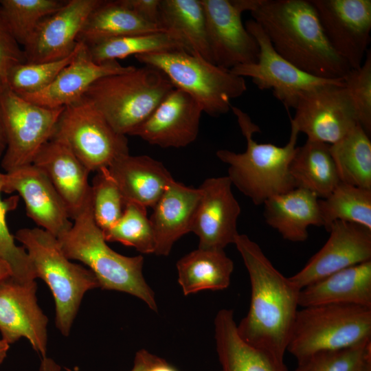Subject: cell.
<instances>
[{"label": "cell", "instance_id": "obj_1", "mask_svg": "<svg viewBox=\"0 0 371 371\" xmlns=\"http://www.w3.org/2000/svg\"><path fill=\"white\" fill-rule=\"evenodd\" d=\"M234 245L251 283L249 309L237 325L238 333L248 344L284 361L298 311L300 289L272 265L248 236L239 234Z\"/></svg>", "mask_w": 371, "mask_h": 371}, {"label": "cell", "instance_id": "obj_2", "mask_svg": "<svg viewBox=\"0 0 371 371\" xmlns=\"http://www.w3.org/2000/svg\"><path fill=\"white\" fill-rule=\"evenodd\" d=\"M250 13L277 53L304 72L343 79L350 69L328 43L310 0H258Z\"/></svg>", "mask_w": 371, "mask_h": 371}, {"label": "cell", "instance_id": "obj_3", "mask_svg": "<svg viewBox=\"0 0 371 371\" xmlns=\"http://www.w3.org/2000/svg\"><path fill=\"white\" fill-rule=\"evenodd\" d=\"M242 134L247 142L246 150L237 153L227 149L216 151L218 159L228 166L227 177L232 185L254 204L262 205L269 198L295 188L289 166L297 148L298 134L291 122L288 142L283 146L258 143L253 134L259 127L241 109L232 105Z\"/></svg>", "mask_w": 371, "mask_h": 371}, {"label": "cell", "instance_id": "obj_4", "mask_svg": "<svg viewBox=\"0 0 371 371\" xmlns=\"http://www.w3.org/2000/svg\"><path fill=\"white\" fill-rule=\"evenodd\" d=\"M57 239L65 256L88 267L101 289L131 294L157 311L155 293L143 276V256H126L107 245L93 219L91 201Z\"/></svg>", "mask_w": 371, "mask_h": 371}, {"label": "cell", "instance_id": "obj_5", "mask_svg": "<svg viewBox=\"0 0 371 371\" xmlns=\"http://www.w3.org/2000/svg\"><path fill=\"white\" fill-rule=\"evenodd\" d=\"M175 88L159 69L144 65L93 82L84 96L120 134L130 135Z\"/></svg>", "mask_w": 371, "mask_h": 371}, {"label": "cell", "instance_id": "obj_6", "mask_svg": "<svg viewBox=\"0 0 371 371\" xmlns=\"http://www.w3.org/2000/svg\"><path fill=\"white\" fill-rule=\"evenodd\" d=\"M26 250L36 278L49 286L56 305V325L68 336L86 292L100 287L94 274L71 262L56 237L40 228H22L14 234Z\"/></svg>", "mask_w": 371, "mask_h": 371}, {"label": "cell", "instance_id": "obj_7", "mask_svg": "<svg viewBox=\"0 0 371 371\" xmlns=\"http://www.w3.org/2000/svg\"><path fill=\"white\" fill-rule=\"evenodd\" d=\"M135 57L145 65L161 71L175 88L191 95L203 113L212 117L227 113L231 109V100L247 91L245 78L183 49L143 54Z\"/></svg>", "mask_w": 371, "mask_h": 371}, {"label": "cell", "instance_id": "obj_8", "mask_svg": "<svg viewBox=\"0 0 371 371\" xmlns=\"http://www.w3.org/2000/svg\"><path fill=\"white\" fill-rule=\"evenodd\" d=\"M371 340V308L350 304L302 307L296 314L287 350L297 361L313 353Z\"/></svg>", "mask_w": 371, "mask_h": 371}, {"label": "cell", "instance_id": "obj_9", "mask_svg": "<svg viewBox=\"0 0 371 371\" xmlns=\"http://www.w3.org/2000/svg\"><path fill=\"white\" fill-rule=\"evenodd\" d=\"M51 139L65 144L91 172L129 154L126 136L116 132L85 97L64 108Z\"/></svg>", "mask_w": 371, "mask_h": 371}, {"label": "cell", "instance_id": "obj_10", "mask_svg": "<svg viewBox=\"0 0 371 371\" xmlns=\"http://www.w3.org/2000/svg\"><path fill=\"white\" fill-rule=\"evenodd\" d=\"M64 108L36 104L8 87L0 93V112L6 138L1 165L5 172L33 163L52 138Z\"/></svg>", "mask_w": 371, "mask_h": 371}, {"label": "cell", "instance_id": "obj_11", "mask_svg": "<svg viewBox=\"0 0 371 371\" xmlns=\"http://www.w3.org/2000/svg\"><path fill=\"white\" fill-rule=\"evenodd\" d=\"M245 26L258 45V60L255 63L236 66L229 71L236 76L250 78L260 90L271 89L286 109H294L299 98L306 91L343 81L317 78L304 72L277 53L262 28L254 19L247 21Z\"/></svg>", "mask_w": 371, "mask_h": 371}, {"label": "cell", "instance_id": "obj_12", "mask_svg": "<svg viewBox=\"0 0 371 371\" xmlns=\"http://www.w3.org/2000/svg\"><path fill=\"white\" fill-rule=\"evenodd\" d=\"M206 23L214 64L230 70L256 63L259 47L242 22V14L251 12L258 0H200Z\"/></svg>", "mask_w": 371, "mask_h": 371}, {"label": "cell", "instance_id": "obj_13", "mask_svg": "<svg viewBox=\"0 0 371 371\" xmlns=\"http://www.w3.org/2000/svg\"><path fill=\"white\" fill-rule=\"evenodd\" d=\"M294 109L291 122L311 141L334 144L359 124L344 80L304 93Z\"/></svg>", "mask_w": 371, "mask_h": 371}, {"label": "cell", "instance_id": "obj_14", "mask_svg": "<svg viewBox=\"0 0 371 371\" xmlns=\"http://www.w3.org/2000/svg\"><path fill=\"white\" fill-rule=\"evenodd\" d=\"M330 46L350 69L359 67L370 41V0H310Z\"/></svg>", "mask_w": 371, "mask_h": 371}, {"label": "cell", "instance_id": "obj_15", "mask_svg": "<svg viewBox=\"0 0 371 371\" xmlns=\"http://www.w3.org/2000/svg\"><path fill=\"white\" fill-rule=\"evenodd\" d=\"M35 280L23 282L10 276L0 282V332L8 344L26 338L46 357L48 318L38 304Z\"/></svg>", "mask_w": 371, "mask_h": 371}, {"label": "cell", "instance_id": "obj_16", "mask_svg": "<svg viewBox=\"0 0 371 371\" xmlns=\"http://www.w3.org/2000/svg\"><path fill=\"white\" fill-rule=\"evenodd\" d=\"M324 246L297 273L289 277L299 289L333 273L371 260V229L354 223L333 222Z\"/></svg>", "mask_w": 371, "mask_h": 371}, {"label": "cell", "instance_id": "obj_17", "mask_svg": "<svg viewBox=\"0 0 371 371\" xmlns=\"http://www.w3.org/2000/svg\"><path fill=\"white\" fill-rule=\"evenodd\" d=\"M227 176L205 179L198 188L201 197L192 232L199 238V248L224 249L234 244L240 206L234 197Z\"/></svg>", "mask_w": 371, "mask_h": 371}, {"label": "cell", "instance_id": "obj_18", "mask_svg": "<svg viewBox=\"0 0 371 371\" xmlns=\"http://www.w3.org/2000/svg\"><path fill=\"white\" fill-rule=\"evenodd\" d=\"M202 108L188 93L173 88L130 135L161 148H183L198 137Z\"/></svg>", "mask_w": 371, "mask_h": 371}, {"label": "cell", "instance_id": "obj_19", "mask_svg": "<svg viewBox=\"0 0 371 371\" xmlns=\"http://www.w3.org/2000/svg\"><path fill=\"white\" fill-rule=\"evenodd\" d=\"M101 0H69L45 18L23 47L25 62L63 59L76 49L78 37L92 10Z\"/></svg>", "mask_w": 371, "mask_h": 371}, {"label": "cell", "instance_id": "obj_20", "mask_svg": "<svg viewBox=\"0 0 371 371\" xmlns=\"http://www.w3.org/2000/svg\"><path fill=\"white\" fill-rule=\"evenodd\" d=\"M17 192L26 214L40 228L56 238L72 226L67 208L58 192L34 164L4 173L3 192Z\"/></svg>", "mask_w": 371, "mask_h": 371}, {"label": "cell", "instance_id": "obj_21", "mask_svg": "<svg viewBox=\"0 0 371 371\" xmlns=\"http://www.w3.org/2000/svg\"><path fill=\"white\" fill-rule=\"evenodd\" d=\"M32 164L49 180L63 200L71 219L91 201V171L63 142L50 139L39 150Z\"/></svg>", "mask_w": 371, "mask_h": 371}, {"label": "cell", "instance_id": "obj_22", "mask_svg": "<svg viewBox=\"0 0 371 371\" xmlns=\"http://www.w3.org/2000/svg\"><path fill=\"white\" fill-rule=\"evenodd\" d=\"M133 67L122 66L117 60L97 63L90 57L87 46L81 43L74 58L48 87L21 97L42 106L64 108L81 99L97 80L127 71Z\"/></svg>", "mask_w": 371, "mask_h": 371}, {"label": "cell", "instance_id": "obj_23", "mask_svg": "<svg viewBox=\"0 0 371 371\" xmlns=\"http://www.w3.org/2000/svg\"><path fill=\"white\" fill-rule=\"evenodd\" d=\"M200 197L199 188L175 179L169 184L149 217L155 239V254L168 256L175 243L192 232Z\"/></svg>", "mask_w": 371, "mask_h": 371}, {"label": "cell", "instance_id": "obj_24", "mask_svg": "<svg viewBox=\"0 0 371 371\" xmlns=\"http://www.w3.org/2000/svg\"><path fill=\"white\" fill-rule=\"evenodd\" d=\"M126 203L153 207L174 180L162 162L148 155H124L108 168Z\"/></svg>", "mask_w": 371, "mask_h": 371}, {"label": "cell", "instance_id": "obj_25", "mask_svg": "<svg viewBox=\"0 0 371 371\" xmlns=\"http://www.w3.org/2000/svg\"><path fill=\"white\" fill-rule=\"evenodd\" d=\"M268 225L291 242H304L310 226L323 227L319 198L312 192L295 188L269 198L262 204Z\"/></svg>", "mask_w": 371, "mask_h": 371}, {"label": "cell", "instance_id": "obj_26", "mask_svg": "<svg viewBox=\"0 0 371 371\" xmlns=\"http://www.w3.org/2000/svg\"><path fill=\"white\" fill-rule=\"evenodd\" d=\"M298 304H350L371 308V260L333 273L299 293Z\"/></svg>", "mask_w": 371, "mask_h": 371}, {"label": "cell", "instance_id": "obj_27", "mask_svg": "<svg viewBox=\"0 0 371 371\" xmlns=\"http://www.w3.org/2000/svg\"><path fill=\"white\" fill-rule=\"evenodd\" d=\"M214 324L222 371H289L284 361L275 359L240 337L232 310H220Z\"/></svg>", "mask_w": 371, "mask_h": 371}, {"label": "cell", "instance_id": "obj_28", "mask_svg": "<svg viewBox=\"0 0 371 371\" xmlns=\"http://www.w3.org/2000/svg\"><path fill=\"white\" fill-rule=\"evenodd\" d=\"M157 32L165 31L141 18L124 0H101L87 17L78 42L90 45L113 38Z\"/></svg>", "mask_w": 371, "mask_h": 371}, {"label": "cell", "instance_id": "obj_29", "mask_svg": "<svg viewBox=\"0 0 371 371\" xmlns=\"http://www.w3.org/2000/svg\"><path fill=\"white\" fill-rule=\"evenodd\" d=\"M159 25L175 36L186 52L213 63L200 0H161Z\"/></svg>", "mask_w": 371, "mask_h": 371}, {"label": "cell", "instance_id": "obj_30", "mask_svg": "<svg viewBox=\"0 0 371 371\" xmlns=\"http://www.w3.org/2000/svg\"><path fill=\"white\" fill-rule=\"evenodd\" d=\"M178 282L185 295L204 290L219 291L230 284L233 261L224 249L199 248L177 262Z\"/></svg>", "mask_w": 371, "mask_h": 371}, {"label": "cell", "instance_id": "obj_31", "mask_svg": "<svg viewBox=\"0 0 371 371\" xmlns=\"http://www.w3.org/2000/svg\"><path fill=\"white\" fill-rule=\"evenodd\" d=\"M295 188H302L324 199L341 182L330 145L306 140L297 146L289 166Z\"/></svg>", "mask_w": 371, "mask_h": 371}, {"label": "cell", "instance_id": "obj_32", "mask_svg": "<svg viewBox=\"0 0 371 371\" xmlns=\"http://www.w3.org/2000/svg\"><path fill=\"white\" fill-rule=\"evenodd\" d=\"M357 124L338 142L330 145L340 181L371 190V141Z\"/></svg>", "mask_w": 371, "mask_h": 371}, {"label": "cell", "instance_id": "obj_33", "mask_svg": "<svg viewBox=\"0 0 371 371\" xmlns=\"http://www.w3.org/2000/svg\"><path fill=\"white\" fill-rule=\"evenodd\" d=\"M323 227L335 221L354 223L371 229V190L340 182L324 199H319Z\"/></svg>", "mask_w": 371, "mask_h": 371}, {"label": "cell", "instance_id": "obj_34", "mask_svg": "<svg viewBox=\"0 0 371 371\" xmlns=\"http://www.w3.org/2000/svg\"><path fill=\"white\" fill-rule=\"evenodd\" d=\"M86 46L90 57L97 63L117 60L130 55L177 49L186 51L183 44L167 32L113 38Z\"/></svg>", "mask_w": 371, "mask_h": 371}, {"label": "cell", "instance_id": "obj_35", "mask_svg": "<svg viewBox=\"0 0 371 371\" xmlns=\"http://www.w3.org/2000/svg\"><path fill=\"white\" fill-rule=\"evenodd\" d=\"M106 242H117L132 247L142 254H154L155 239L147 208L134 203H126L119 220L102 232Z\"/></svg>", "mask_w": 371, "mask_h": 371}, {"label": "cell", "instance_id": "obj_36", "mask_svg": "<svg viewBox=\"0 0 371 371\" xmlns=\"http://www.w3.org/2000/svg\"><path fill=\"white\" fill-rule=\"evenodd\" d=\"M65 2L61 0H0V7L16 40L23 48L38 25L58 11Z\"/></svg>", "mask_w": 371, "mask_h": 371}, {"label": "cell", "instance_id": "obj_37", "mask_svg": "<svg viewBox=\"0 0 371 371\" xmlns=\"http://www.w3.org/2000/svg\"><path fill=\"white\" fill-rule=\"evenodd\" d=\"M294 371H371V340L313 353L298 360Z\"/></svg>", "mask_w": 371, "mask_h": 371}, {"label": "cell", "instance_id": "obj_38", "mask_svg": "<svg viewBox=\"0 0 371 371\" xmlns=\"http://www.w3.org/2000/svg\"><path fill=\"white\" fill-rule=\"evenodd\" d=\"M81 43L69 56L43 63H23L14 66L7 76V87L19 96L34 93L48 87L74 58Z\"/></svg>", "mask_w": 371, "mask_h": 371}, {"label": "cell", "instance_id": "obj_39", "mask_svg": "<svg viewBox=\"0 0 371 371\" xmlns=\"http://www.w3.org/2000/svg\"><path fill=\"white\" fill-rule=\"evenodd\" d=\"M91 204L93 219L102 232L121 217L125 201L108 168L96 171L91 185Z\"/></svg>", "mask_w": 371, "mask_h": 371}, {"label": "cell", "instance_id": "obj_40", "mask_svg": "<svg viewBox=\"0 0 371 371\" xmlns=\"http://www.w3.org/2000/svg\"><path fill=\"white\" fill-rule=\"evenodd\" d=\"M4 173L0 172V260L6 263L11 276L23 282L35 280L36 277L30 258L23 246H18L14 236L9 231L5 216L14 207V198L4 201L1 199Z\"/></svg>", "mask_w": 371, "mask_h": 371}, {"label": "cell", "instance_id": "obj_41", "mask_svg": "<svg viewBox=\"0 0 371 371\" xmlns=\"http://www.w3.org/2000/svg\"><path fill=\"white\" fill-rule=\"evenodd\" d=\"M356 112L359 124L371 133V53L368 49L362 65L350 69L343 78Z\"/></svg>", "mask_w": 371, "mask_h": 371}, {"label": "cell", "instance_id": "obj_42", "mask_svg": "<svg viewBox=\"0 0 371 371\" xmlns=\"http://www.w3.org/2000/svg\"><path fill=\"white\" fill-rule=\"evenodd\" d=\"M25 62L23 48L16 40L0 7V93L7 88V76L15 65Z\"/></svg>", "mask_w": 371, "mask_h": 371}, {"label": "cell", "instance_id": "obj_43", "mask_svg": "<svg viewBox=\"0 0 371 371\" xmlns=\"http://www.w3.org/2000/svg\"><path fill=\"white\" fill-rule=\"evenodd\" d=\"M124 1L141 18L160 27L161 0H124Z\"/></svg>", "mask_w": 371, "mask_h": 371}, {"label": "cell", "instance_id": "obj_44", "mask_svg": "<svg viewBox=\"0 0 371 371\" xmlns=\"http://www.w3.org/2000/svg\"><path fill=\"white\" fill-rule=\"evenodd\" d=\"M153 355V354L144 349L137 351L131 371H148Z\"/></svg>", "mask_w": 371, "mask_h": 371}, {"label": "cell", "instance_id": "obj_45", "mask_svg": "<svg viewBox=\"0 0 371 371\" xmlns=\"http://www.w3.org/2000/svg\"><path fill=\"white\" fill-rule=\"evenodd\" d=\"M148 371H178L175 367L166 360L155 355H153Z\"/></svg>", "mask_w": 371, "mask_h": 371}, {"label": "cell", "instance_id": "obj_46", "mask_svg": "<svg viewBox=\"0 0 371 371\" xmlns=\"http://www.w3.org/2000/svg\"><path fill=\"white\" fill-rule=\"evenodd\" d=\"M40 370L41 371H60L61 368L53 359L46 357L41 360Z\"/></svg>", "mask_w": 371, "mask_h": 371}, {"label": "cell", "instance_id": "obj_47", "mask_svg": "<svg viewBox=\"0 0 371 371\" xmlns=\"http://www.w3.org/2000/svg\"><path fill=\"white\" fill-rule=\"evenodd\" d=\"M5 148L6 138L0 112V157H3Z\"/></svg>", "mask_w": 371, "mask_h": 371}, {"label": "cell", "instance_id": "obj_48", "mask_svg": "<svg viewBox=\"0 0 371 371\" xmlns=\"http://www.w3.org/2000/svg\"><path fill=\"white\" fill-rule=\"evenodd\" d=\"M11 271L9 266L0 260V282L11 276Z\"/></svg>", "mask_w": 371, "mask_h": 371}, {"label": "cell", "instance_id": "obj_49", "mask_svg": "<svg viewBox=\"0 0 371 371\" xmlns=\"http://www.w3.org/2000/svg\"><path fill=\"white\" fill-rule=\"evenodd\" d=\"M9 348L10 344H8L2 339H0V364L3 363L5 358L6 357Z\"/></svg>", "mask_w": 371, "mask_h": 371}, {"label": "cell", "instance_id": "obj_50", "mask_svg": "<svg viewBox=\"0 0 371 371\" xmlns=\"http://www.w3.org/2000/svg\"><path fill=\"white\" fill-rule=\"evenodd\" d=\"M220 371H222V370H220Z\"/></svg>", "mask_w": 371, "mask_h": 371}]
</instances>
